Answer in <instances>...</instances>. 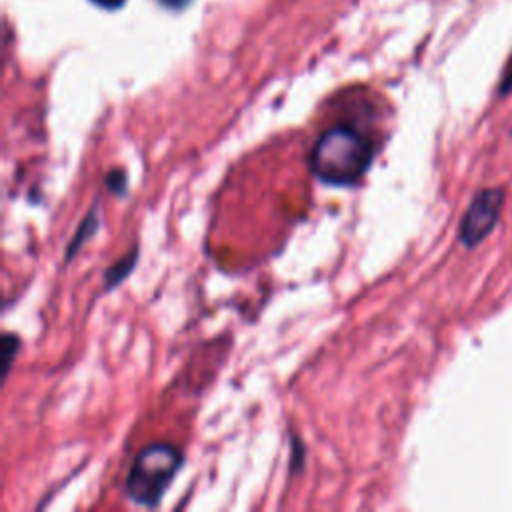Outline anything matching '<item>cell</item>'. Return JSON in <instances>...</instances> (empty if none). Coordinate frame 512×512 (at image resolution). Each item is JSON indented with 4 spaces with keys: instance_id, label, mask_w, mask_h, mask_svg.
I'll return each mask as SVG.
<instances>
[{
    "instance_id": "obj_1",
    "label": "cell",
    "mask_w": 512,
    "mask_h": 512,
    "mask_svg": "<svg viewBox=\"0 0 512 512\" xmlns=\"http://www.w3.org/2000/svg\"><path fill=\"white\" fill-rule=\"evenodd\" d=\"M374 144L348 124L324 130L310 150L312 174L328 186H352L370 168Z\"/></svg>"
},
{
    "instance_id": "obj_2",
    "label": "cell",
    "mask_w": 512,
    "mask_h": 512,
    "mask_svg": "<svg viewBox=\"0 0 512 512\" xmlns=\"http://www.w3.org/2000/svg\"><path fill=\"white\" fill-rule=\"evenodd\" d=\"M184 464V452L168 442L142 448L124 482V494L138 506L156 508Z\"/></svg>"
},
{
    "instance_id": "obj_3",
    "label": "cell",
    "mask_w": 512,
    "mask_h": 512,
    "mask_svg": "<svg viewBox=\"0 0 512 512\" xmlns=\"http://www.w3.org/2000/svg\"><path fill=\"white\" fill-rule=\"evenodd\" d=\"M504 206V192L500 188H484L480 190L468 210L462 216L460 224V240L464 246L480 244L500 220V212Z\"/></svg>"
},
{
    "instance_id": "obj_4",
    "label": "cell",
    "mask_w": 512,
    "mask_h": 512,
    "mask_svg": "<svg viewBox=\"0 0 512 512\" xmlns=\"http://www.w3.org/2000/svg\"><path fill=\"white\" fill-rule=\"evenodd\" d=\"M98 216H100L98 208L92 206V208L88 210V214L82 218V222L78 224L76 232L72 234V238H70V242H68V246H66V252H64V260H66V262H70V260L80 252V248H84V244L96 234L98 224H100V218H98Z\"/></svg>"
},
{
    "instance_id": "obj_5",
    "label": "cell",
    "mask_w": 512,
    "mask_h": 512,
    "mask_svg": "<svg viewBox=\"0 0 512 512\" xmlns=\"http://www.w3.org/2000/svg\"><path fill=\"white\" fill-rule=\"evenodd\" d=\"M138 262V248L134 246L130 252H126L120 260H116L112 266L106 268L104 272V290H112L116 288L124 278H128V274L134 270Z\"/></svg>"
},
{
    "instance_id": "obj_6",
    "label": "cell",
    "mask_w": 512,
    "mask_h": 512,
    "mask_svg": "<svg viewBox=\"0 0 512 512\" xmlns=\"http://www.w3.org/2000/svg\"><path fill=\"white\" fill-rule=\"evenodd\" d=\"M20 350V336L12 332H4L0 338V356H2V380L8 376L12 362Z\"/></svg>"
},
{
    "instance_id": "obj_7",
    "label": "cell",
    "mask_w": 512,
    "mask_h": 512,
    "mask_svg": "<svg viewBox=\"0 0 512 512\" xmlns=\"http://www.w3.org/2000/svg\"><path fill=\"white\" fill-rule=\"evenodd\" d=\"M104 184L108 188V192L116 194V196H124L126 194V188H128V178H126V172L122 168H112L106 172V178H104Z\"/></svg>"
},
{
    "instance_id": "obj_8",
    "label": "cell",
    "mask_w": 512,
    "mask_h": 512,
    "mask_svg": "<svg viewBox=\"0 0 512 512\" xmlns=\"http://www.w3.org/2000/svg\"><path fill=\"white\" fill-rule=\"evenodd\" d=\"M304 458H306V446L296 438L292 436V454H290V474H296L298 470H302V464H304Z\"/></svg>"
},
{
    "instance_id": "obj_9",
    "label": "cell",
    "mask_w": 512,
    "mask_h": 512,
    "mask_svg": "<svg viewBox=\"0 0 512 512\" xmlns=\"http://www.w3.org/2000/svg\"><path fill=\"white\" fill-rule=\"evenodd\" d=\"M512 92V54L504 66V72H502V78H500V84H498V94L500 96H506Z\"/></svg>"
},
{
    "instance_id": "obj_10",
    "label": "cell",
    "mask_w": 512,
    "mask_h": 512,
    "mask_svg": "<svg viewBox=\"0 0 512 512\" xmlns=\"http://www.w3.org/2000/svg\"><path fill=\"white\" fill-rule=\"evenodd\" d=\"M98 6H102V8H118V6H122L126 0H94Z\"/></svg>"
},
{
    "instance_id": "obj_11",
    "label": "cell",
    "mask_w": 512,
    "mask_h": 512,
    "mask_svg": "<svg viewBox=\"0 0 512 512\" xmlns=\"http://www.w3.org/2000/svg\"><path fill=\"white\" fill-rule=\"evenodd\" d=\"M162 2H166L168 6H174V8H180V6H184L188 0H162Z\"/></svg>"
}]
</instances>
